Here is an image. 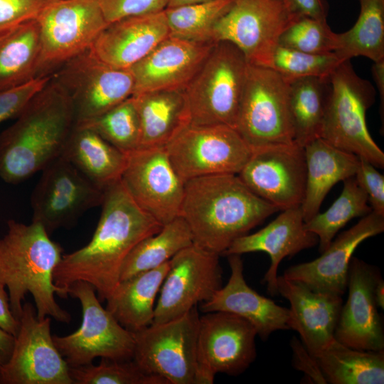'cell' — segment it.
<instances>
[{
	"label": "cell",
	"mask_w": 384,
	"mask_h": 384,
	"mask_svg": "<svg viewBox=\"0 0 384 384\" xmlns=\"http://www.w3.org/2000/svg\"><path fill=\"white\" fill-rule=\"evenodd\" d=\"M374 299L378 307L384 309V282L382 277L378 281L374 289Z\"/></svg>",
	"instance_id": "obj_51"
},
{
	"label": "cell",
	"mask_w": 384,
	"mask_h": 384,
	"mask_svg": "<svg viewBox=\"0 0 384 384\" xmlns=\"http://www.w3.org/2000/svg\"><path fill=\"white\" fill-rule=\"evenodd\" d=\"M213 0H169L167 8L176 7L187 4L207 2Z\"/></svg>",
	"instance_id": "obj_52"
},
{
	"label": "cell",
	"mask_w": 384,
	"mask_h": 384,
	"mask_svg": "<svg viewBox=\"0 0 384 384\" xmlns=\"http://www.w3.org/2000/svg\"><path fill=\"white\" fill-rule=\"evenodd\" d=\"M288 82L294 142L304 147L320 138L330 91L329 77H304Z\"/></svg>",
	"instance_id": "obj_33"
},
{
	"label": "cell",
	"mask_w": 384,
	"mask_h": 384,
	"mask_svg": "<svg viewBox=\"0 0 384 384\" xmlns=\"http://www.w3.org/2000/svg\"><path fill=\"white\" fill-rule=\"evenodd\" d=\"M290 345L293 352V364L295 368L302 371L314 383L326 384L316 358L308 352L302 341L294 337Z\"/></svg>",
	"instance_id": "obj_46"
},
{
	"label": "cell",
	"mask_w": 384,
	"mask_h": 384,
	"mask_svg": "<svg viewBox=\"0 0 384 384\" xmlns=\"http://www.w3.org/2000/svg\"><path fill=\"white\" fill-rule=\"evenodd\" d=\"M140 125L139 148L165 147L191 124L185 90H161L132 96Z\"/></svg>",
	"instance_id": "obj_27"
},
{
	"label": "cell",
	"mask_w": 384,
	"mask_h": 384,
	"mask_svg": "<svg viewBox=\"0 0 384 384\" xmlns=\"http://www.w3.org/2000/svg\"><path fill=\"white\" fill-rule=\"evenodd\" d=\"M215 43L169 36L129 68L134 82L133 95L161 90H185Z\"/></svg>",
	"instance_id": "obj_22"
},
{
	"label": "cell",
	"mask_w": 384,
	"mask_h": 384,
	"mask_svg": "<svg viewBox=\"0 0 384 384\" xmlns=\"http://www.w3.org/2000/svg\"><path fill=\"white\" fill-rule=\"evenodd\" d=\"M193 243L188 224L182 217L176 218L135 245L122 264L120 281L162 265Z\"/></svg>",
	"instance_id": "obj_34"
},
{
	"label": "cell",
	"mask_w": 384,
	"mask_h": 384,
	"mask_svg": "<svg viewBox=\"0 0 384 384\" xmlns=\"http://www.w3.org/2000/svg\"><path fill=\"white\" fill-rule=\"evenodd\" d=\"M68 293L81 304L82 323L73 333L63 336L53 335V339L69 367L91 364L98 357L117 361L132 359L133 333L101 305L95 288L86 282L77 281L68 287Z\"/></svg>",
	"instance_id": "obj_10"
},
{
	"label": "cell",
	"mask_w": 384,
	"mask_h": 384,
	"mask_svg": "<svg viewBox=\"0 0 384 384\" xmlns=\"http://www.w3.org/2000/svg\"><path fill=\"white\" fill-rule=\"evenodd\" d=\"M336 33L326 20L301 16L281 35L278 46L309 53L333 52Z\"/></svg>",
	"instance_id": "obj_41"
},
{
	"label": "cell",
	"mask_w": 384,
	"mask_h": 384,
	"mask_svg": "<svg viewBox=\"0 0 384 384\" xmlns=\"http://www.w3.org/2000/svg\"><path fill=\"white\" fill-rule=\"evenodd\" d=\"M9 360L0 366V384H73L70 367L50 333L51 319H39L30 302L23 304Z\"/></svg>",
	"instance_id": "obj_15"
},
{
	"label": "cell",
	"mask_w": 384,
	"mask_h": 384,
	"mask_svg": "<svg viewBox=\"0 0 384 384\" xmlns=\"http://www.w3.org/2000/svg\"><path fill=\"white\" fill-rule=\"evenodd\" d=\"M301 16L326 20L327 7L324 0H289Z\"/></svg>",
	"instance_id": "obj_48"
},
{
	"label": "cell",
	"mask_w": 384,
	"mask_h": 384,
	"mask_svg": "<svg viewBox=\"0 0 384 384\" xmlns=\"http://www.w3.org/2000/svg\"><path fill=\"white\" fill-rule=\"evenodd\" d=\"M235 129L252 151L294 142L288 80L248 64Z\"/></svg>",
	"instance_id": "obj_7"
},
{
	"label": "cell",
	"mask_w": 384,
	"mask_h": 384,
	"mask_svg": "<svg viewBox=\"0 0 384 384\" xmlns=\"http://www.w3.org/2000/svg\"><path fill=\"white\" fill-rule=\"evenodd\" d=\"M256 330L229 312L211 311L199 319L196 384H212L217 373L238 376L257 356Z\"/></svg>",
	"instance_id": "obj_16"
},
{
	"label": "cell",
	"mask_w": 384,
	"mask_h": 384,
	"mask_svg": "<svg viewBox=\"0 0 384 384\" xmlns=\"http://www.w3.org/2000/svg\"><path fill=\"white\" fill-rule=\"evenodd\" d=\"M54 0H0V35L35 20Z\"/></svg>",
	"instance_id": "obj_42"
},
{
	"label": "cell",
	"mask_w": 384,
	"mask_h": 384,
	"mask_svg": "<svg viewBox=\"0 0 384 384\" xmlns=\"http://www.w3.org/2000/svg\"><path fill=\"white\" fill-rule=\"evenodd\" d=\"M238 175L254 193L279 210L301 206L306 176L304 149L293 142L252 150Z\"/></svg>",
	"instance_id": "obj_19"
},
{
	"label": "cell",
	"mask_w": 384,
	"mask_h": 384,
	"mask_svg": "<svg viewBox=\"0 0 384 384\" xmlns=\"http://www.w3.org/2000/svg\"><path fill=\"white\" fill-rule=\"evenodd\" d=\"M108 23L164 11L169 0H97Z\"/></svg>",
	"instance_id": "obj_44"
},
{
	"label": "cell",
	"mask_w": 384,
	"mask_h": 384,
	"mask_svg": "<svg viewBox=\"0 0 384 384\" xmlns=\"http://www.w3.org/2000/svg\"><path fill=\"white\" fill-rule=\"evenodd\" d=\"M70 375L73 384H169L161 377L143 372L132 359L101 358L98 365L70 367Z\"/></svg>",
	"instance_id": "obj_39"
},
{
	"label": "cell",
	"mask_w": 384,
	"mask_h": 384,
	"mask_svg": "<svg viewBox=\"0 0 384 384\" xmlns=\"http://www.w3.org/2000/svg\"><path fill=\"white\" fill-rule=\"evenodd\" d=\"M50 78L51 75L40 76L22 85L0 91V124L11 118H16Z\"/></svg>",
	"instance_id": "obj_43"
},
{
	"label": "cell",
	"mask_w": 384,
	"mask_h": 384,
	"mask_svg": "<svg viewBox=\"0 0 384 384\" xmlns=\"http://www.w3.org/2000/svg\"><path fill=\"white\" fill-rule=\"evenodd\" d=\"M226 257L230 268L229 279L209 300L201 303V311L234 314L250 323L263 341L277 331L289 330V309L279 306L249 287L240 255Z\"/></svg>",
	"instance_id": "obj_24"
},
{
	"label": "cell",
	"mask_w": 384,
	"mask_h": 384,
	"mask_svg": "<svg viewBox=\"0 0 384 384\" xmlns=\"http://www.w3.org/2000/svg\"><path fill=\"white\" fill-rule=\"evenodd\" d=\"M169 267V262L119 282L106 299V309L126 329L134 332L151 324L154 302Z\"/></svg>",
	"instance_id": "obj_30"
},
{
	"label": "cell",
	"mask_w": 384,
	"mask_h": 384,
	"mask_svg": "<svg viewBox=\"0 0 384 384\" xmlns=\"http://www.w3.org/2000/svg\"><path fill=\"white\" fill-rule=\"evenodd\" d=\"M7 232L0 238V282L8 288L11 311L19 319L25 296L33 297L37 316H50L68 324L70 314L56 302L55 294L67 298L68 288L56 285L55 267L63 250L52 240L39 223L6 222Z\"/></svg>",
	"instance_id": "obj_4"
},
{
	"label": "cell",
	"mask_w": 384,
	"mask_h": 384,
	"mask_svg": "<svg viewBox=\"0 0 384 384\" xmlns=\"http://www.w3.org/2000/svg\"><path fill=\"white\" fill-rule=\"evenodd\" d=\"M41 172L31 195V222L41 224L49 235L73 226L86 211L102 205L104 190L63 156Z\"/></svg>",
	"instance_id": "obj_14"
},
{
	"label": "cell",
	"mask_w": 384,
	"mask_h": 384,
	"mask_svg": "<svg viewBox=\"0 0 384 384\" xmlns=\"http://www.w3.org/2000/svg\"><path fill=\"white\" fill-rule=\"evenodd\" d=\"M15 343V336L0 328V366L10 358Z\"/></svg>",
	"instance_id": "obj_49"
},
{
	"label": "cell",
	"mask_w": 384,
	"mask_h": 384,
	"mask_svg": "<svg viewBox=\"0 0 384 384\" xmlns=\"http://www.w3.org/2000/svg\"><path fill=\"white\" fill-rule=\"evenodd\" d=\"M170 36L164 11L122 18L99 34L91 52L106 64L129 69Z\"/></svg>",
	"instance_id": "obj_26"
},
{
	"label": "cell",
	"mask_w": 384,
	"mask_h": 384,
	"mask_svg": "<svg viewBox=\"0 0 384 384\" xmlns=\"http://www.w3.org/2000/svg\"><path fill=\"white\" fill-rule=\"evenodd\" d=\"M248 64L233 43L214 44L185 89L191 124H221L235 129Z\"/></svg>",
	"instance_id": "obj_6"
},
{
	"label": "cell",
	"mask_w": 384,
	"mask_h": 384,
	"mask_svg": "<svg viewBox=\"0 0 384 384\" xmlns=\"http://www.w3.org/2000/svg\"><path fill=\"white\" fill-rule=\"evenodd\" d=\"M102 212L90 241L63 255L53 273L56 285L68 288L77 281L90 284L100 302L106 300L120 282L122 264L144 238L163 225L132 198L121 179L104 190Z\"/></svg>",
	"instance_id": "obj_1"
},
{
	"label": "cell",
	"mask_w": 384,
	"mask_h": 384,
	"mask_svg": "<svg viewBox=\"0 0 384 384\" xmlns=\"http://www.w3.org/2000/svg\"><path fill=\"white\" fill-rule=\"evenodd\" d=\"M165 148L184 183L207 176L238 174L252 152L235 129L221 124H190Z\"/></svg>",
	"instance_id": "obj_12"
},
{
	"label": "cell",
	"mask_w": 384,
	"mask_h": 384,
	"mask_svg": "<svg viewBox=\"0 0 384 384\" xmlns=\"http://www.w3.org/2000/svg\"><path fill=\"white\" fill-rule=\"evenodd\" d=\"M5 287L0 282V328L16 336L18 331L19 321L11 311L9 294Z\"/></svg>",
	"instance_id": "obj_47"
},
{
	"label": "cell",
	"mask_w": 384,
	"mask_h": 384,
	"mask_svg": "<svg viewBox=\"0 0 384 384\" xmlns=\"http://www.w3.org/2000/svg\"><path fill=\"white\" fill-rule=\"evenodd\" d=\"M219 257L194 243L176 254L169 261L153 322L176 319L209 300L223 286Z\"/></svg>",
	"instance_id": "obj_17"
},
{
	"label": "cell",
	"mask_w": 384,
	"mask_h": 384,
	"mask_svg": "<svg viewBox=\"0 0 384 384\" xmlns=\"http://www.w3.org/2000/svg\"><path fill=\"white\" fill-rule=\"evenodd\" d=\"M277 289L290 304L289 329L299 334L304 347L316 358L334 338L342 297L313 291L282 275L277 276Z\"/></svg>",
	"instance_id": "obj_25"
},
{
	"label": "cell",
	"mask_w": 384,
	"mask_h": 384,
	"mask_svg": "<svg viewBox=\"0 0 384 384\" xmlns=\"http://www.w3.org/2000/svg\"><path fill=\"white\" fill-rule=\"evenodd\" d=\"M368 203L367 195L354 176L343 181V190L332 205L325 212H319L304 223V228L317 236L320 253L351 220L363 217L372 211Z\"/></svg>",
	"instance_id": "obj_36"
},
{
	"label": "cell",
	"mask_w": 384,
	"mask_h": 384,
	"mask_svg": "<svg viewBox=\"0 0 384 384\" xmlns=\"http://www.w3.org/2000/svg\"><path fill=\"white\" fill-rule=\"evenodd\" d=\"M233 0L207 2L166 8L164 14L170 36L197 42H213L217 21L227 12Z\"/></svg>",
	"instance_id": "obj_37"
},
{
	"label": "cell",
	"mask_w": 384,
	"mask_h": 384,
	"mask_svg": "<svg viewBox=\"0 0 384 384\" xmlns=\"http://www.w3.org/2000/svg\"><path fill=\"white\" fill-rule=\"evenodd\" d=\"M121 181L134 202L161 225L180 215L185 183L165 147L138 148L127 154Z\"/></svg>",
	"instance_id": "obj_18"
},
{
	"label": "cell",
	"mask_w": 384,
	"mask_h": 384,
	"mask_svg": "<svg viewBox=\"0 0 384 384\" xmlns=\"http://www.w3.org/2000/svg\"><path fill=\"white\" fill-rule=\"evenodd\" d=\"M358 18L348 31L336 33L333 51L341 60L364 56L384 59V0H359Z\"/></svg>",
	"instance_id": "obj_35"
},
{
	"label": "cell",
	"mask_w": 384,
	"mask_h": 384,
	"mask_svg": "<svg viewBox=\"0 0 384 384\" xmlns=\"http://www.w3.org/2000/svg\"><path fill=\"white\" fill-rule=\"evenodd\" d=\"M373 78L379 92L380 100V112L383 117L384 107V59L374 62L371 68Z\"/></svg>",
	"instance_id": "obj_50"
},
{
	"label": "cell",
	"mask_w": 384,
	"mask_h": 384,
	"mask_svg": "<svg viewBox=\"0 0 384 384\" xmlns=\"http://www.w3.org/2000/svg\"><path fill=\"white\" fill-rule=\"evenodd\" d=\"M300 16L289 0H233L214 26L212 41L230 42L250 65L270 68L281 35Z\"/></svg>",
	"instance_id": "obj_9"
},
{
	"label": "cell",
	"mask_w": 384,
	"mask_h": 384,
	"mask_svg": "<svg viewBox=\"0 0 384 384\" xmlns=\"http://www.w3.org/2000/svg\"><path fill=\"white\" fill-rule=\"evenodd\" d=\"M62 156L102 190L121 179L127 163L126 154L81 125L73 127Z\"/></svg>",
	"instance_id": "obj_29"
},
{
	"label": "cell",
	"mask_w": 384,
	"mask_h": 384,
	"mask_svg": "<svg viewBox=\"0 0 384 384\" xmlns=\"http://www.w3.org/2000/svg\"><path fill=\"white\" fill-rule=\"evenodd\" d=\"M384 231V215L371 211L339 234L316 259L288 267L283 277L309 289L342 297L347 289L353 254L364 240Z\"/></svg>",
	"instance_id": "obj_21"
},
{
	"label": "cell",
	"mask_w": 384,
	"mask_h": 384,
	"mask_svg": "<svg viewBox=\"0 0 384 384\" xmlns=\"http://www.w3.org/2000/svg\"><path fill=\"white\" fill-rule=\"evenodd\" d=\"M381 274L377 267L353 257L349 265L348 299L342 304L334 338L353 348L384 351V331L374 299Z\"/></svg>",
	"instance_id": "obj_20"
},
{
	"label": "cell",
	"mask_w": 384,
	"mask_h": 384,
	"mask_svg": "<svg viewBox=\"0 0 384 384\" xmlns=\"http://www.w3.org/2000/svg\"><path fill=\"white\" fill-rule=\"evenodd\" d=\"M341 62L333 52L309 53L277 46L270 68L287 80L329 77Z\"/></svg>",
	"instance_id": "obj_40"
},
{
	"label": "cell",
	"mask_w": 384,
	"mask_h": 384,
	"mask_svg": "<svg viewBox=\"0 0 384 384\" xmlns=\"http://www.w3.org/2000/svg\"><path fill=\"white\" fill-rule=\"evenodd\" d=\"M41 42L36 20L0 35V91L40 77Z\"/></svg>",
	"instance_id": "obj_32"
},
{
	"label": "cell",
	"mask_w": 384,
	"mask_h": 384,
	"mask_svg": "<svg viewBox=\"0 0 384 384\" xmlns=\"http://www.w3.org/2000/svg\"><path fill=\"white\" fill-rule=\"evenodd\" d=\"M329 83L320 138L383 169L384 153L371 137L366 123V112L375 101L373 86L356 74L350 60L335 68Z\"/></svg>",
	"instance_id": "obj_5"
},
{
	"label": "cell",
	"mask_w": 384,
	"mask_h": 384,
	"mask_svg": "<svg viewBox=\"0 0 384 384\" xmlns=\"http://www.w3.org/2000/svg\"><path fill=\"white\" fill-rule=\"evenodd\" d=\"M41 42L40 75L90 48L109 24L97 0H54L36 19Z\"/></svg>",
	"instance_id": "obj_11"
},
{
	"label": "cell",
	"mask_w": 384,
	"mask_h": 384,
	"mask_svg": "<svg viewBox=\"0 0 384 384\" xmlns=\"http://www.w3.org/2000/svg\"><path fill=\"white\" fill-rule=\"evenodd\" d=\"M279 210L254 193L238 174H218L185 182L180 215L196 245L220 256Z\"/></svg>",
	"instance_id": "obj_2"
},
{
	"label": "cell",
	"mask_w": 384,
	"mask_h": 384,
	"mask_svg": "<svg viewBox=\"0 0 384 384\" xmlns=\"http://www.w3.org/2000/svg\"><path fill=\"white\" fill-rule=\"evenodd\" d=\"M304 149L306 176L300 207L306 222L319 212L324 199L336 183L355 176L360 159L321 138L311 141Z\"/></svg>",
	"instance_id": "obj_28"
},
{
	"label": "cell",
	"mask_w": 384,
	"mask_h": 384,
	"mask_svg": "<svg viewBox=\"0 0 384 384\" xmlns=\"http://www.w3.org/2000/svg\"><path fill=\"white\" fill-rule=\"evenodd\" d=\"M359 159L354 178L367 195L372 211L384 215V176L371 163Z\"/></svg>",
	"instance_id": "obj_45"
},
{
	"label": "cell",
	"mask_w": 384,
	"mask_h": 384,
	"mask_svg": "<svg viewBox=\"0 0 384 384\" xmlns=\"http://www.w3.org/2000/svg\"><path fill=\"white\" fill-rule=\"evenodd\" d=\"M197 306L176 319L132 332V360L144 373L169 384H196Z\"/></svg>",
	"instance_id": "obj_8"
},
{
	"label": "cell",
	"mask_w": 384,
	"mask_h": 384,
	"mask_svg": "<svg viewBox=\"0 0 384 384\" xmlns=\"http://www.w3.org/2000/svg\"><path fill=\"white\" fill-rule=\"evenodd\" d=\"M127 154L139 146L140 125L132 97L101 115L81 124Z\"/></svg>",
	"instance_id": "obj_38"
},
{
	"label": "cell",
	"mask_w": 384,
	"mask_h": 384,
	"mask_svg": "<svg viewBox=\"0 0 384 384\" xmlns=\"http://www.w3.org/2000/svg\"><path fill=\"white\" fill-rule=\"evenodd\" d=\"M75 124L67 93L52 78L0 133V178L18 184L62 156Z\"/></svg>",
	"instance_id": "obj_3"
},
{
	"label": "cell",
	"mask_w": 384,
	"mask_h": 384,
	"mask_svg": "<svg viewBox=\"0 0 384 384\" xmlns=\"http://www.w3.org/2000/svg\"><path fill=\"white\" fill-rule=\"evenodd\" d=\"M304 223L300 206L284 210L263 228L235 240L221 256L254 252L267 253L271 262L263 282L267 292L276 296L277 270L282 260L318 243L317 236L304 228Z\"/></svg>",
	"instance_id": "obj_23"
},
{
	"label": "cell",
	"mask_w": 384,
	"mask_h": 384,
	"mask_svg": "<svg viewBox=\"0 0 384 384\" xmlns=\"http://www.w3.org/2000/svg\"><path fill=\"white\" fill-rule=\"evenodd\" d=\"M316 358L326 383H384V351L356 349L334 338Z\"/></svg>",
	"instance_id": "obj_31"
},
{
	"label": "cell",
	"mask_w": 384,
	"mask_h": 384,
	"mask_svg": "<svg viewBox=\"0 0 384 384\" xmlns=\"http://www.w3.org/2000/svg\"><path fill=\"white\" fill-rule=\"evenodd\" d=\"M51 75L71 100L75 124L101 115L134 93L129 69L106 64L90 49L63 63Z\"/></svg>",
	"instance_id": "obj_13"
}]
</instances>
